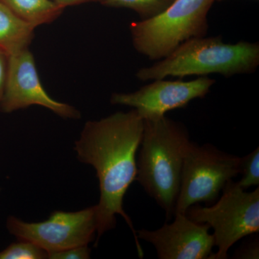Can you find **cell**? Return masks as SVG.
<instances>
[{"instance_id":"cell-14","label":"cell","mask_w":259,"mask_h":259,"mask_svg":"<svg viewBox=\"0 0 259 259\" xmlns=\"http://www.w3.org/2000/svg\"><path fill=\"white\" fill-rule=\"evenodd\" d=\"M48 253L31 242L18 241L0 251V259H46Z\"/></svg>"},{"instance_id":"cell-4","label":"cell","mask_w":259,"mask_h":259,"mask_svg":"<svg viewBox=\"0 0 259 259\" xmlns=\"http://www.w3.org/2000/svg\"><path fill=\"white\" fill-rule=\"evenodd\" d=\"M216 0H174L152 18L130 25L134 49L149 60L160 61L181 44L207 35V15Z\"/></svg>"},{"instance_id":"cell-17","label":"cell","mask_w":259,"mask_h":259,"mask_svg":"<svg viewBox=\"0 0 259 259\" xmlns=\"http://www.w3.org/2000/svg\"><path fill=\"white\" fill-rule=\"evenodd\" d=\"M9 56L0 51V103L3 100L8 79Z\"/></svg>"},{"instance_id":"cell-20","label":"cell","mask_w":259,"mask_h":259,"mask_svg":"<svg viewBox=\"0 0 259 259\" xmlns=\"http://www.w3.org/2000/svg\"><path fill=\"white\" fill-rule=\"evenodd\" d=\"M224 1V0H216V2Z\"/></svg>"},{"instance_id":"cell-10","label":"cell","mask_w":259,"mask_h":259,"mask_svg":"<svg viewBox=\"0 0 259 259\" xmlns=\"http://www.w3.org/2000/svg\"><path fill=\"white\" fill-rule=\"evenodd\" d=\"M174 216L173 222L156 231H136L138 238L151 243L160 259H212L214 239L208 225L194 222L182 213Z\"/></svg>"},{"instance_id":"cell-3","label":"cell","mask_w":259,"mask_h":259,"mask_svg":"<svg viewBox=\"0 0 259 259\" xmlns=\"http://www.w3.org/2000/svg\"><path fill=\"white\" fill-rule=\"evenodd\" d=\"M259 65V44H226L221 35L194 37L181 44L169 56L136 73L141 81L211 74L231 77L250 74Z\"/></svg>"},{"instance_id":"cell-9","label":"cell","mask_w":259,"mask_h":259,"mask_svg":"<svg viewBox=\"0 0 259 259\" xmlns=\"http://www.w3.org/2000/svg\"><path fill=\"white\" fill-rule=\"evenodd\" d=\"M33 105L45 107L64 119L77 120L81 113L72 105L49 96L39 79L36 65L29 49L9 56L8 79L0 111L11 113Z\"/></svg>"},{"instance_id":"cell-6","label":"cell","mask_w":259,"mask_h":259,"mask_svg":"<svg viewBox=\"0 0 259 259\" xmlns=\"http://www.w3.org/2000/svg\"><path fill=\"white\" fill-rule=\"evenodd\" d=\"M240 171L241 157L212 144L200 146L190 141L184 156L175 214H186L189 207L199 202L214 203L228 182Z\"/></svg>"},{"instance_id":"cell-16","label":"cell","mask_w":259,"mask_h":259,"mask_svg":"<svg viewBox=\"0 0 259 259\" xmlns=\"http://www.w3.org/2000/svg\"><path fill=\"white\" fill-rule=\"evenodd\" d=\"M91 249L88 245L74 247L62 250V251L51 253L48 255L49 259H89L90 258Z\"/></svg>"},{"instance_id":"cell-12","label":"cell","mask_w":259,"mask_h":259,"mask_svg":"<svg viewBox=\"0 0 259 259\" xmlns=\"http://www.w3.org/2000/svg\"><path fill=\"white\" fill-rule=\"evenodd\" d=\"M15 15L35 27L54 22L62 8L52 0H0Z\"/></svg>"},{"instance_id":"cell-11","label":"cell","mask_w":259,"mask_h":259,"mask_svg":"<svg viewBox=\"0 0 259 259\" xmlns=\"http://www.w3.org/2000/svg\"><path fill=\"white\" fill-rule=\"evenodd\" d=\"M35 28L0 2V51L11 56L28 49Z\"/></svg>"},{"instance_id":"cell-5","label":"cell","mask_w":259,"mask_h":259,"mask_svg":"<svg viewBox=\"0 0 259 259\" xmlns=\"http://www.w3.org/2000/svg\"><path fill=\"white\" fill-rule=\"evenodd\" d=\"M221 199L210 207L196 204L187 209V217L206 223L214 231L218 252L212 259H226L237 241L259 232V188L246 192L233 180L228 182Z\"/></svg>"},{"instance_id":"cell-1","label":"cell","mask_w":259,"mask_h":259,"mask_svg":"<svg viewBox=\"0 0 259 259\" xmlns=\"http://www.w3.org/2000/svg\"><path fill=\"white\" fill-rule=\"evenodd\" d=\"M143 132L144 120L135 109L117 112L86 122L74 146L76 158L93 166L99 180L95 245L104 233L115 228L116 216L119 214L133 232L140 258L144 256V250L132 221L124 210L123 199L137 176L136 156Z\"/></svg>"},{"instance_id":"cell-19","label":"cell","mask_w":259,"mask_h":259,"mask_svg":"<svg viewBox=\"0 0 259 259\" xmlns=\"http://www.w3.org/2000/svg\"><path fill=\"white\" fill-rule=\"evenodd\" d=\"M52 1L64 10V8L67 7L84 4V3H96V2L101 3L103 0H52Z\"/></svg>"},{"instance_id":"cell-2","label":"cell","mask_w":259,"mask_h":259,"mask_svg":"<svg viewBox=\"0 0 259 259\" xmlns=\"http://www.w3.org/2000/svg\"><path fill=\"white\" fill-rule=\"evenodd\" d=\"M190 141L187 127L166 115L144 120L136 180L168 220L175 214L184 156Z\"/></svg>"},{"instance_id":"cell-15","label":"cell","mask_w":259,"mask_h":259,"mask_svg":"<svg viewBox=\"0 0 259 259\" xmlns=\"http://www.w3.org/2000/svg\"><path fill=\"white\" fill-rule=\"evenodd\" d=\"M241 180L237 182L243 190L259 185V148L241 158Z\"/></svg>"},{"instance_id":"cell-8","label":"cell","mask_w":259,"mask_h":259,"mask_svg":"<svg viewBox=\"0 0 259 259\" xmlns=\"http://www.w3.org/2000/svg\"><path fill=\"white\" fill-rule=\"evenodd\" d=\"M215 82L207 76L191 81L156 79L134 93H113L110 102L133 107L144 120H154L187 106L195 99L203 98Z\"/></svg>"},{"instance_id":"cell-18","label":"cell","mask_w":259,"mask_h":259,"mask_svg":"<svg viewBox=\"0 0 259 259\" xmlns=\"http://www.w3.org/2000/svg\"><path fill=\"white\" fill-rule=\"evenodd\" d=\"M258 241L250 242L249 244L243 246L237 252L236 258H258Z\"/></svg>"},{"instance_id":"cell-13","label":"cell","mask_w":259,"mask_h":259,"mask_svg":"<svg viewBox=\"0 0 259 259\" xmlns=\"http://www.w3.org/2000/svg\"><path fill=\"white\" fill-rule=\"evenodd\" d=\"M173 2L174 0H103L101 4L109 8L134 10L141 20H146L161 13Z\"/></svg>"},{"instance_id":"cell-7","label":"cell","mask_w":259,"mask_h":259,"mask_svg":"<svg viewBox=\"0 0 259 259\" xmlns=\"http://www.w3.org/2000/svg\"><path fill=\"white\" fill-rule=\"evenodd\" d=\"M6 228L18 241L31 242L47 252L88 245L97 235V206L76 212L55 211L45 221L28 223L15 216L7 218Z\"/></svg>"}]
</instances>
